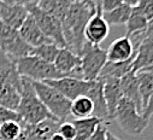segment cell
I'll return each instance as SVG.
<instances>
[{"label": "cell", "mask_w": 153, "mask_h": 140, "mask_svg": "<svg viewBox=\"0 0 153 140\" xmlns=\"http://www.w3.org/2000/svg\"><path fill=\"white\" fill-rule=\"evenodd\" d=\"M97 6L91 0H85L82 3H71L65 19L62 23L66 47L77 56L81 54V51L86 44V25L88 21L97 13Z\"/></svg>", "instance_id": "1"}, {"label": "cell", "mask_w": 153, "mask_h": 140, "mask_svg": "<svg viewBox=\"0 0 153 140\" xmlns=\"http://www.w3.org/2000/svg\"><path fill=\"white\" fill-rule=\"evenodd\" d=\"M21 77H22V97L18 109L16 111L21 118V123L34 126L46 118H56L50 114V111L41 103V100L37 98L36 92L33 87V81L23 76Z\"/></svg>", "instance_id": "2"}, {"label": "cell", "mask_w": 153, "mask_h": 140, "mask_svg": "<svg viewBox=\"0 0 153 140\" xmlns=\"http://www.w3.org/2000/svg\"><path fill=\"white\" fill-rule=\"evenodd\" d=\"M17 73L31 81L44 82L46 80H56L63 77V75L51 63H46L34 56H25L16 60Z\"/></svg>", "instance_id": "3"}, {"label": "cell", "mask_w": 153, "mask_h": 140, "mask_svg": "<svg viewBox=\"0 0 153 140\" xmlns=\"http://www.w3.org/2000/svg\"><path fill=\"white\" fill-rule=\"evenodd\" d=\"M113 120L118 123L122 130L133 136H140L149 123V121L139 112L135 104L126 98L120 101Z\"/></svg>", "instance_id": "4"}, {"label": "cell", "mask_w": 153, "mask_h": 140, "mask_svg": "<svg viewBox=\"0 0 153 140\" xmlns=\"http://www.w3.org/2000/svg\"><path fill=\"white\" fill-rule=\"evenodd\" d=\"M33 87L36 92L37 98L41 100V103L45 105L53 117L63 122L70 116L71 100L66 99L58 91L46 85L45 82L33 81Z\"/></svg>", "instance_id": "5"}, {"label": "cell", "mask_w": 153, "mask_h": 140, "mask_svg": "<svg viewBox=\"0 0 153 140\" xmlns=\"http://www.w3.org/2000/svg\"><path fill=\"white\" fill-rule=\"evenodd\" d=\"M81 79L85 81H95L101 69L107 62L106 50L99 45H92L86 41L81 54Z\"/></svg>", "instance_id": "6"}, {"label": "cell", "mask_w": 153, "mask_h": 140, "mask_svg": "<svg viewBox=\"0 0 153 140\" xmlns=\"http://www.w3.org/2000/svg\"><path fill=\"white\" fill-rule=\"evenodd\" d=\"M0 51L13 60H17L29 56L31 47L22 39L17 29L0 23Z\"/></svg>", "instance_id": "7"}, {"label": "cell", "mask_w": 153, "mask_h": 140, "mask_svg": "<svg viewBox=\"0 0 153 140\" xmlns=\"http://www.w3.org/2000/svg\"><path fill=\"white\" fill-rule=\"evenodd\" d=\"M28 12L33 16V18L35 19L36 24L39 25L42 34L51 42L56 44L60 48L66 47V44H65V40H64V35H63L62 23L57 18H54L50 13L42 11L37 6L29 7Z\"/></svg>", "instance_id": "8"}, {"label": "cell", "mask_w": 153, "mask_h": 140, "mask_svg": "<svg viewBox=\"0 0 153 140\" xmlns=\"http://www.w3.org/2000/svg\"><path fill=\"white\" fill-rule=\"evenodd\" d=\"M22 97V77L18 73L0 79V105L17 111Z\"/></svg>", "instance_id": "9"}, {"label": "cell", "mask_w": 153, "mask_h": 140, "mask_svg": "<svg viewBox=\"0 0 153 140\" xmlns=\"http://www.w3.org/2000/svg\"><path fill=\"white\" fill-rule=\"evenodd\" d=\"M46 85L51 86L56 91H58L62 95H64L69 100H74L77 97L86 95L92 81H85L82 79L72 77V76H63L56 80H46L44 81Z\"/></svg>", "instance_id": "10"}, {"label": "cell", "mask_w": 153, "mask_h": 140, "mask_svg": "<svg viewBox=\"0 0 153 140\" xmlns=\"http://www.w3.org/2000/svg\"><path fill=\"white\" fill-rule=\"evenodd\" d=\"M53 65L63 76L81 79V58L68 47H63L59 50Z\"/></svg>", "instance_id": "11"}, {"label": "cell", "mask_w": 153, "mask_h": 140, "mask_svg": "<svg viewBox=\"0 0 153 140\" xmlns=\"http://www.w3.org/2000/svg\"><path fill=\"white\" fill-rule=\"evenodd\" d=\"M110 33V25L102 17L101 10H98L97 13L88 21L85 29V39L92 45H100Z\"/></svg>", "instance_id": "12"}, {"label": "cell", "mask_w": 153, "mask_h": 140, "mask_svg": "<svg viewBox=\"0 0 153 140\" xmlns=\"http://www.w3.org/2000/svg\"><path fill=\"white\" fill-rule=\"evenodd\" d=\"M28 15L29 12L23 5H12L0 1V23L10 28L18 30Z\"/></svg>", "instance_id": "13"}, {"label": "cell", "mask_w": 153, "mask_h": 140, "mask_svg": "<svg viewBox=\"0 0 153 140\" xmlns=\"http://www.w3.org/2000/svg\"><path fill=\"white\" fill-rule=\"evenodd\" d=\"M18 33L22 36V39L33 48V47H37L44 44H48L51 42L45 35L42 34V31L40 30L39 25L36 24L35 19L33 18V16L29 13L28 17L25 18V21L22 23V25L18 29Z\"/></svg>", "instance_id": "14"}, {"label": "cell", "mask_w": 153, "mask_h": 140, "mask_svg": "<svg viewBox=\"0 0 153 140\" xmlns=\"http://www.w3.org/2000/svg\"><path fill=\"white\" fill-rule=\"evenodd\" d=\"M60 123L62 122L57 118H46L34 126H28L23 123L22 126L29 140H50V138L58 132Z\"/></svg>", "instance_id": "15"}, {"label": "cell", "mask_w": 153, "mask_h": 140, "mask_svg": "<svg viewBox=\"0 0 153 140\" xmlns=\"http://www.w3.org/2000/svg\"><path fill=\"white\" fill-rule=\"evenodd\" d=\"M107 62H124L134 57V45L127 35L114 40L106 50Z\"/></svg>", "instance_id": "16"}, {"label": "cell", "mask_w": 153, "mask_h": 140, "mask_svg": "<svg viewBox=\"0 0 153 140\" xmlns=\"http://www.w3.org/2000/svg\"><path fill=\"white\" fill-rule=\"evenodd\" d=\"M86 95L93 103V106H94L93 116H95L102 121L110 122L106 103H105V98H104V82L101 80L92 81V85Z\"/></svg>", "instance_id": "17"}, {"label": "cell", "mask_w": 153, "mask_h": 140, "mask_svg": "<svg viewBox=\"0 0 153 140\" xmlns=\"http://www.w3.org/2000/svg\"><path fill=\"white\" fill-rule=\"evenodd\" d=\"M104 82V98L106 103V108L108 112L110 121H113L114 112L118 106L120 101L123 99V94L120 87V80L117 79H107L101 80Z\"/></svg>", "instance_id": "18"}, {"label": "cell", "mask_w": 153, "mask_h": 140, "mask_svg": "<svg viewBox=\"0 0 153 140\" xmlns=\"http://www.w3.org/2000/svg\"><path fill=\"white\" fill-rule=\"evenodd\" d=\"M153 64V40L145 38L136 47L133 60V71H142Z\"/></svg>", "instance_id": "19"}, {"label": "cell", "mask_w": 153, "mask_h": 140, "mask_svg": "<svg viewBox=\"0 0 153 140\" xmlns=\"http://www.w3.org/2000/svg\"><path fill=\"white\" fill-rule=\"evenodd\" d=\"M120 87L123 94V98L133 101L136 109L142 115V106H141V98L139 93V82L135 71H130L120 79Z\"/></svg>", "instance_id": "20"}, {"label": "cell", "mask_w": 153, "mask_h": 140, "mask_svg": "<svg viewBox=\"0 0 153 140\" xmlns=\"http://www.w3.org/2000/svg\"><path fill=\"white\" fill-rule=\"evenodd\" d=\"M133 60L134 57L124 60V62H106L104 68L99 74L98 80H107V79H122L128 73L133 71Z\"/></svg>", "instance_id": "21"}, {"label": "cell", "mask_w": 153, "mask_h": 140, "mask_svg": "<svg viewBox=\"0 0 153 140\" xmlns=\"http://www.w3.org/2000/svg\"><path fill=\"white\" fill-rule=\"evenodd\" d=\"M70 5V0H39L37 3V7L57 18L60 23L65 19Z\"/></svg>", "instance_id": "22"}, {"label": "cell", "mask_w": 153, "mask_h": 140, "mask_svg": "<svg viewBox=\"0 0 153 140\" xmlns=\"http://www.w3.org/2000/svg\"><path fill=\"white\" fill-rule=\"evenodd\" d=\"M101 122H102V120H100L95 116L74 120L72 124L75 126V129H76L75 140H87L93 134V132L97 129L99 123H101Z\"/></svg>", "instance_id": "23"}, {"label": "cell", "mask_w": 153, "mask_h": 140, "mask_svg": "<svg viewBox=\"0 0 153 140\" xmlns=\"http://www.w3.org/2000/svg\"><path fill=\"white\" fill-rule=\"evenodd\" d=\"M136 77L139 82V93L141 98V106L143 112L153 92V75L149 71H137Z\"/></svg>", "instance_id": "24"}, {"label": "cell", "mask_w": 153, "mask_h": 140, "mask_svg": "<svg viewBox=\"0 0 153 140\" xmlns=\"http://www.w3.org/2000/svg\"><path fill=\"white\" fill-rule=\"evenodd\" d=\"M93 111H94L93 103L87 95L77 97L71 101L70 115H72L76 118H85L93 116Z\"/></svg>", "instance_id": "25"}, {"label": "cell", "mask_w": 153, "mask_h": 140, "mask_svg": "<svg viewBox=\"0 0 153 140\" xmlns=\"http://www.w3.org/2000/svg\"><path fill=\"white\" fill-rule=\"evenodd\" d=\"M147 18L143 16V13L137 9V7H134L131 9V13H130V17L127 22V36H131V35H135V34H140V33H143L147 28Z\"/></svg>", "instance_id": "26"}, {"label": "cell", "mask_w": 153, "mask_h": 140, "mask_svg": "<svg viewBox=\"0 0 153 140\" xmlns=\"http://www.w3.org/2000/svg\"><path fill=\"white\" fill-rule=\"evenodd\" d=\"M131 13V7L126 4H122L117 9L108 12H102V17L108 25H122L127 24Z\"/></svg>", "instance_id": "27"}, {"label": "cell", "mask_w": 153, "mask_h": 140, "mask_svg": "<svg viewBox=\"0 0 153 140\" xmlns=\"http://www.w3.org/2000/svg\"><path fill=\"white\" fill-rule=\"evenodd\" d=\"M59 50H60L59 46H57L53 42H48V44L40 45L37 47H33L31 51H30V56L37 57V58H40L41 60H44L46 63L53 64L57 56H58Z\"/></svg>", "instance_id": "28"}, {"label": "cell", "mask_w": 153, "mask_h": 140, "mask_svg": "<svg viewBox=\"0 0 153 140\" xmlns=\"http://www.w3.org/2000/svg\"><path fill=\"white\" fill-rule=\"evenodd\" d=\"M22 132V123L7 121L0 126V140H16Z\"/></svg>", "instance_id": "29"}, {"label": "cell", "mask_w": 153, "mask_h": 140, "mask_svg": "<svg viewBox=\"0 0 153 140\" xmlns=\"http://www.w3.org/2000/svg\"><path fill=\"white\" fill-rule=\"evenodd\" d=\"M15 73H17L16 60H13L4 52L0 51V79L10 76Z\"/></svg>", "instance_id": "30"}, {"label": "cell", "mask_w": 153, "mask_h": 140, "mask_svg": "<svg viewBox=\"0 0 153 140\" xmlns=\"http://www.w3.org/2000/svg\"><path fill=\"white\" fill-rule=\"evenodd\" d=\"M58 133H59L65 140H75V136H76V129H75V126L72 124V122L63 121V122L59 124Z\"/></svg>", "instance_id": "31"}, {"label": "cell", "mask_w": 153, "mask_h": 140, "mask_svg": "<svg viewBox=\"0 0 153 140\" xmlns=\"http://www.w3.org/2000/svg\"><path fill=\"white\" fill-rule=\"evenodd\" d=\"M108 123L110 122H106V121H102L101 123H99L97 129L93 132V134L87 140H106L107 132H108V128H107Z\"/></svg>", "instance_id": "32"}, {"label": "cell", "mask_w": 153, "mask_h": 140, "mask_svg": "<svg viewBox=\"0 0 153 140\" xmlns=\"http://www.w3.org/2000/svg\"><path fill=\"white\" fill-rule=\"evenodd\" d=\"M7 121H17L21 122V118L16 111H11L0 105V123H4Z\"/></svg>", "instance_id": "33"}, {"label": "cell", "mask_w": 153, "mask_h": 140, "mask_svg": "<svg viewBox=\"0 0 153 140\" xmlns=\"http://www.w3.org/2000/svg\"><path fill=\"white\" fill-rule=\"evenodd\" d=\"M137 9L143 13L147 21L153 18V0H141Z\"/></svg>", "instance_id": "34"}, {"label": "cell", "mask_w": 153, "mask_h": 140, "mask_svg": "<svg viewBox=\"0 0 153 140\" xmlns=\"http://www.w3.org/2000/svg\"><path fill=\"white\" fill-rule=\"evenodd\" d=\"M122 4H123L122 0H102L100 5V10L101 12H108V11L117 9Z\"/></svg>", "instance_id": "35"}, {"label": "cell", "mask_w": 153, "mask_h": 140, "mask_svg": "<svg viewBox=\"0 0 153 140\" xmlns=\"http://www.w3.org/2000/svg\"><path fill=\"white\" fill-rule=\"evenodd\" d=\"M152 115H153V92H152V95H151V98H149V100H148V104H147L146 109H145L143 112H142V116H143L146 120H148V121L151 120Z\"/></svg>", "instance_id": "36"}, {"label": "cell", "mask_w": 153, "mask_h": 140, "mask_svg": "<svg viewBox=\"0 0 153 140\" xmlns=\"http://www.w3.org/2000/svg\"><path fill=\"white\" fill-rule=\"evenodd\" d=\"M145 38L153 40V18L149 19L147 23V28L145 30Z\"/></svg>", "instance_id": "37"}, {"label": "cell", "mask_w": 153, "mask_h": 140, "mask_svg": "<svg viewBox=\"0 0 153 140\" xmlns=\"http://www.w3.org/2000/svg\"><path fill=\"white\" fill-rule=\"evenodd\" d=\"M122 1H123V4H126V5H128L129 7L134 9V7H137V6H139V4H140L141 0H122Z\"/></svg>", "instance_id": "38"}, {"label": "cell", "mask_w": 153, "mask_h": 140, "mask_svg": "<svg viewBox=\"0 0 153 140\" xmlns=\"http://www.w3.org/2000/svg\"><path fill=\"white\" fill-rule=\"evenodd\" d=\"M50 140H65V139H64V138H63V136L57 132V133H54V134L50 138Z\"/></svg>", "instance_id": "39"}, {"label": "cell", "mask_w": 153, "mask_h": 140, "mask_svg": "<svg viewBox=\"0 0 153 140\" xmlns=\"http://www.w3.org/2000/svg\"><path fill=\"white\" fill-rule=\"evenodd\" d=\"M106 140H121L120 138H117L114 134H112L110 130L107 132V136H106Z\"/></svg>", "instance_id": "40"}, {"label": "cell", "mask_w": 153, "mask_h": 140, "mask_svg": "<svg viewBox=\"0 0 153 140\" xmlns=\"http://www.w3.org/2000/svg\"><path fill=\"white\" fill-rule=\"evenodd\" d=\"M91 1H93L94 5L97 6V9L100 10V5H101V1H102V0H91Z\"/></svg>", "instance_id": "41"}, {"label": "cell", "mask_w": 153, "mask_h": 140, "mask_svg": "<svg viewBox=\"0 0 153 140\" xmlns=\"http://www.w3.org/2000/svg\"><path fill=\"white\" fill-rule=\"evenodd\" d=\"M142 71H149V73H151V74L153 75V64H152V65H151L149 68H147L146 70H142Z\"/></svg>", "instance_id": "42"}, {"label": "cell", "mask_w": 153, "mask_h": 140, "mask_svg": "<svg viewBox=\"0 0 153 140\" xmlns=\"http://www.w3.org/2000/svg\"><path fill=\"white\" fill-rule=\"evenodd\" d=\"M71 3H82V1H85V0H70Z\"/></svg>", "instance_id": "43"}, {"label": "cell", "mask_w": 153, "mask_h": 140, "mask_svg": "<svg viewBox=\"0 0 153 140\" xmlns=\"http://www.w3.org/2000/svg\"><path fill=\"white\" fill-rule=\"evenodd\" d=\"M0 126H1V123H0Z\"/></svg>", "instance_id": "44"}]
</instances>
